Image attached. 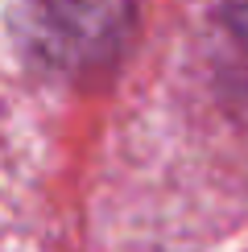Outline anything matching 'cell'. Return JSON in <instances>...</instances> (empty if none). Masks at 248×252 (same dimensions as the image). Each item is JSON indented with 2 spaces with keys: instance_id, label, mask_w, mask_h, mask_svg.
<instances>
[{
  "instance_id": "7a4b0ae2",
  "label": "cell",
  "mask_w": 248,
  "mask_h": 252,
  "mask_svg": "<svg viewBox=\"0 0 248 252\" xmlns=\"http://www.w3.org/2000/svg\"><path fill=\"white\" fill-rule=\"evenodd\" d=\"M223 13H227V25L236 29V37L248 46V0H223Z\"/></svg>"
},
{
  "instance_id": "6da1fadb",
  "label": "cell",
  "mask_w": 248,
  "mask_h": 252,
  "mask_svg": "<svg viewBox=\"0 0 248 252\" xmlns=\"http://www.w3.org/2000/svg\"><path fill=\"white\" fill-rule=\"evenodd\" d=\"M120 17V0H37L41 29L62 37L58 46L66 50H99L116 33Z\"/></svg>"
}]
</instances>
